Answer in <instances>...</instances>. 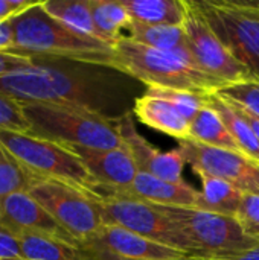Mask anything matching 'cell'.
<instances>
[{
  "label": "cell",
  "instance_id": "6da1fadb",
  "mask_svg": "<svg viewBox=\"0 0 259 260\" xmlns=\"http://www.w3.org/2000/svg\"><path fill=\"white\" fill-rule=\"evenodd\" d=\"M0 76V93L20 102L52 104L90 111L113 123L133 114L147 87L107 64L55 58Z\"/></svg>",
  "mask_w": 259,
  "mask_h": 260
},
{
  "label": "cell",
  "instance_id": "7a4b0ae2",
  "mask_svg": "<svg viewBox=\"0 0 259 260\" xmlns=\"http://www.w3.org/2000/svg\"><path fill=\"white\" fill-rule=\"evenodd\" d=\"M9 24L18 53L113 66V44L67 27L50 17L41 2L11 18Z\"/></svg>",
  "mask_w": 259,
  "mask_h": 260
},
{
  "label": "cell",
  "instance_id": "3957f363",
  "mask_svg": "<svg viewBox=\"0 0 259 260\" xmlns=\"http://www.w3.org/2000/svg\"><path fill=\"white\" fill-rule=\"evenodd\" d=\"M113 66L148 87L214 93L224 85L182 55L139 44L127 35L113 46Z\"/></svg>",
  "mask_w": 259,
  "mask_h": 260
},
{
  "label": "cell",
  "instance_id": "277c9868",
  "mask_svg": "<svg viewBox=\"0 0 259 260\" xmlns=\"http://www.w3.org/2000/svg\"><path fill=\"white\" fill-rule=\"evenodd\" d=\"M31 134L64 145L96 149H114L122 146L116 125L85 110L21 102Z\"/></svg>",
  "mask_w": 259,
  "mask_h": 260
},
{
  "label": "cell",
  "instance_id": "5b68a950",
  "mask_svg": "<svg viewBox=\"0 0 259 260\" xmlns=\"http://www.w3.org/2000/svg\"><path fill=\"white\" fill-rule=\"evenodd\" d=\"M0 142L35 178H47L95 192L98 183L81 160L64 145L34 134L0 131Z\"/></svg>",
  "mask_w": 259,
  "mask_h": 260
},
{
  "label": "cell",
  "instance_id": "8992f818",
  "mask_svg": "<svg viewBox=\"0 0 259 260\" xmlns=\"http://www.w3.org/2000/svg\"><path fill=\"white\" fill-rule=\"evenodd\" d=\"M156 206V204H154ZM188 236L198 256L224 257L258 245L234 216L218 215L197 207L157 206Z\"/></svg>",
  "mask_w": 259,
  "mask_h": 260
},
{
  "label": "cell",
  "instance_id": "52a82bcc",
  "mask_svg": "<svg viewBox=\"0 0 259 260\" xmlns=\"http://www.w3.org/2000/svg\"><path fill=\"white\" fill-rule=\"evenodd\" d=\"M96 204L102 222L110 225L124 227L157 244L176 248L186 256H198L195 247L188 236L171 221L157 206L114 195H99L90 192Z\"/></svg>",
  "mask_w": 259,
  "mask_h": 260
},
{
  "label": "cell",
  "instance_id": "ba28073f",
  "mask_svg": "<svg viewBox=\"0 0 259 260\" xmlns=\"http://www.w3.org/2000/svg\"><path fill=\"white\" fill-rule=\"evenodd\" d=\"M229 52L259 81V12L244 0H194Z\"/></svg>",
  "mask_w": 259,
  "mask_h": 260
},
{
  "label": "cell",
  "instance_id": "9c48e42d",
  "mask_svg": "<svg viewBox=\"0 0 259 260\" xmlns=\"http://www.w3.org/2000/svg\"><path fill=\"white\" fill-rule=\"evenodd\" d=\"M27 193L37 200L78 244L93 238L104 225L90 192L76 186L56 180L35 178Z\"/></svg>",
  "mask_w": 259,
  "mask_h": 260
},
{
  "label": "cell",
  "instance_id": "30bf717a",
  "mask_svg": "<svg viewBox=\"0 0 259 260\" xmlns=\"http://www.w3.org/2000/svg\"><path fill=\"white\" fill-rule=\"evenodd\" d=\"M185 8L183 27L191 55L197 66L223 84L253 79L249 70L229 52L224 43L206 23L194 0H185Z\"/></svg>",
  "mask_w": 259,
  "mask_h": 260
},
{
  "label": "cell",
  "instance_id": "8fae6325",
  "mask_svg": "<svg viewBox=\"0 0 259 260\" xmlns=\"http://www.w3.org/2000/svg\"><path fill=\"white\" fill-rule=\"evenodd\" d=\"M179 151L194 172L220 177L244 195L259 197V161L234 151L217 149L191 139L179 140Z\"/></svg>",
  "mask_w": 259,
  "mask_h": 260
},
{
  "label": "cell",
  "instance_id": "7c38bea8",
  "mask_svg": "<svg viewBox=\"0 0 259 260\" xmlns=\"http://www.w3.org/2000/svg\"><path fill=\"white\" fill-rule=\"evenodd\" d=\"M114 125L122 145L130 151L139 172L168 181L183 180V169L186 161L179 148L172 151L157 149L137 131L133 114L125 116Z\"/></svg>",
  "mask_w": 259,
  "mask_h": 260
},
{
  "label": "cell",
  "instance_id": "4fadbf2b",
  "mask_svg": "<svg viewBox=\"0 0 259 260\" xmlns=\"http://www.w3.org/2000/svg\"><path fill=\"white\" fill-rule=\"evenodd\" d=\"M79 247L128 260H182L189 257L176 248L157 244L124 227L110 224H104L93 238L81 242Z\"/></svg>",
  "mask_w": 259,
  "mask_h": 260
},
{
  "label": "cell",
  "instance_id": "5bb4252c",
  "mask_svg": "<svg viewBox=\"0 0 259 260\" xmlns=\"http://www.w3.org/2000/svg\"><path fill=\"white\" fill-rule=\"evenodd\" d=\"M0 224L17 235L35 233L79 245L27 192L12 193L0 204Z\"/></svg>",
  "mask_w": 259,
  "mask_h": 260
},
{
  "label": "cell",
  "instance_id": "9a60e30c",
  "mask_svg": "<svg viewBox=\"0 0 259 260\" xmlns=\"http://www.w3.org/2000/svg\"><path fill=\"white\" fill-rule=\"evenodd\" d=\"M93 193L125 197L156 206H176V207H195L200 190L194 189L185 180L168 181L143 172H139L133 183L125 189H110L96 186Z\"/></svg>",
  "mask_w": 259,
  "mask_h": 260
},
{
  "label": "cell",
  "instance_id": "2e32d148",
  "mask_svg": "<svg viewBox=\"0 0 259 260\" xmlns=\"http://www.w3.org/2000/svg\"><path fill=\"white\" fill-rule=\"evenodd\" d=\"M67 148L81 160L98 186L125 189L139 174L130 151L124 145L114 149H96L84 146Z\"/></svg>",
  "mask_w": 259,
  "mask_h": 260
},
{
  "label": "cell",
  "instance_id": "e0dca14e",
  "mask_svg": "<svg viewBox=\"0 0 259 260\" xmlns=\"http://www.w3.org/2000/svg\"><path fill=\"white\" fill-rule=\"evenodd\" d=\"M133 116L143 125L177 139V142L189 137V120L169 102L150 91H145L134 102Z\"/></svg>",
  "mask_w": 259,
  "mask_h": 260
},
{
  "label": "cell",
  "instance_id": "ac0fdd59",
  "mask_svg": "<svg viewBox=\"0 0 259 260\" xmlns=\"http://www.w3.org/2000/svg\"><path fill=\"white\" fill-rule=\"evenodd\" d=\"M194 174L198 175L202 181V190L195 207L200 210L237 218L244 193L240 189H237L234 184H231L229 181L220 177L206 172H194Z\"/></svg>",
  "mask_w": 259,
  "mask_h": 260
},
{
  "label": "cell",
  "instance_id": "d6986e66",
  "mask_svg": "<svg viewBox=\"0 0 259 260\" xmlns=\"http://www.w3.org/2000/svg\"><path fill=\"white\" fill-rule=\"evenodd\" d=\"M127 32H128L127 37L139 44L165 50V52H172V53L182 55L194 61L191 50H189V43H188V37H186L183 24L148 26V24H142V23L131 20V23L127 27Z\"/></svg>",
  "mask_w": 259,
  "mask_h": 260
},
{
  "label": "cell",
  "instance_id": "ffe728a7",
  "mask_svg": "<svg viewBox=\"0 0 259 260\" xmlns=\"http://www.w3.org/2000/svg\"><path fill=\"white\" fill-rule=\"evenodd\" d=\"M131 20L148 26H180L185 0H121Z\"/></svg>",
  "mask_w": 259,
  "mask_h": 260
},
{
  "label": "cell",
  "instance_id": "44dd1931",
  "mask_svg": "<svg viewBox=\"0 0 259 260\" xmlns=\"http://www.w3.org/2000/svg\"><path fill=\"white\" fill-rule=\"evenodd\" d=\"M188 139L198 142L202 145H206V146L234 151V152L241 154V151L237 146L235 140L232 139L227 126L224 125L221 116L208 102V96H206V105L198 111V114L189 123V137Z\"/></svg>",
  "mask_w": 259,
  "mask_h": 260
},
{
  "label": "cell",
  "instance_id": "7402d4cb",
  "mask_svg": "<svg viewBox=\"0 0 259 260\" xmlns=\"http://www.w3.org/2000/svg\"><path fill=\"white\" fill-rule=\"evenodd\" d=\"M208 102L217 110L221 116L224 125L227 126L232 139L240 148L241 154L259 161V140L256 139L249 122L241 116L235 105L217 96L215 93H208Z\"/></svg>",
  "mask_w": 259,
  "mask_h": 260
},
{
  "label": "cell",
  "instance_id": "603a6c76",
  "mask_svg": "<svg viewBox=\"0 0 259 260\" xmlns=\"http://www.w3.org/2000/svg\"><path fill=\"white\" fill-rule=\"evenodd\" d=\"M41 5L50 17L66 24L67 27L79 34L102 40L93 21L90 0H46L41 2Z\"/></svg>",
  "mask_w": 259,
  "mask_h": 260
},
{
  "label": "cell",
  "instance_id": "cb8c5ba5",
  "mask_svg": "<svg viewBox=\"0 0 259 260\" xmlns=\"http://www.w3.org/2000/svg\"><path fill=\"white\" fill-rule=\"evenodd\" d=\"M18 238L24 260H85L84 251L76 244L35 233H21Z\"/></svg>",
  "mask_w": 259,
  "mask_h": 260
},
{
  "label": "cell",
  "instance_id": "d4e9b609",
  "mask_svg": "<svg viewBox=\"0 0 259 260\" xmlns=\"http://www.w3.org/2000/svg\"><path fill=\"white\" fill-rule=\"evenodd\" d=\"M92 15L101 38L110 44L122 40L131 18L121 0H90Z\"/></svg>",
  "mask_w": 259,
  "mask_h": 260
},
{
  "label": "cell",
  "instance_id": "484cf974",
  "mask_svg": "<svg viewBox=\"0 0 259 260\" xmlns=\"http://www.w3.org/2000/svg\"><path fill=\"white\" fill-rule=\"evenodd\" d=\"M34 177L0 142V204L5 198L18 192H29Z\"/></svg>",
  "mask_w": 259,
  "mask_h": 260
},
{
  "label": "cell",
  "instance_id": "4316f807",
  "mask_svg": "<svg viewBox=\"0 0 259 260\" xmlns=\"http://www.w3.org/2000/svg\"><path fill=\"white\" fill-rule=\"evenodd\" d=\"M217 96L234 104L235 107L259 117V81L247 79L224 84L214 91Z\"/></svg>",
  "mask_w": 259,
  "mask_h": 260
},
{
  "label": "cell",
  "instance_id": "83f0119b",
  "mask_svg": "<svg viewBox=\"0 0 259 260\" xmlns=\"http://www.w3.org/2000/svg\"><path fill=\"white\" fill-rule=\"evenodd\" d=\"M147 91L169 102L189 120V123L198 114V111L206 105V96H208L205 93H197L189 90H174V88H160V87H148Z\"/></svg>",
  "mask_w": 259,
  "mask_h": 260
},
{
  "label": "cell",
  "instance_id": "f1b7e54d",
  "mask_svg": "<svg viewBox=\"0 0 259 260\" xmlns=\"http://www.w3.org/2000/svg\"><path fill=\"white\" fill-rule=\"evenodd\" d=\"M0 131L31 134L23 104L3 93H0Z\"/></svg>",
  "mask_w": 259,
  "mask_h": 260
},
{
  "label": "cell",
  "instance_id": "f546056e",
  "mask_svg": "<svg viewBox=\"0 0 259 260\" xmlns=\"http://www.w3.org/2000/svg\"><path fill=\"white\" fill-rule=\"evenodd\" d=\"M237 219L243 225L244 232L259 241V197L258 195H244Z\"/></svg>",
  "mask_w": 259,
  "mask_h": 260
},
{
  "label": "cell",
  "instance_id": "4dcf8cb0",
  "mask_svg": "<svg viewBox=\"0 0 259 260\" xmlns=\"http://www.w3.org/2000/svg\"><path fill=\"white\" fill-rule=\"evenodd\" d=\"M0 260H24L21 241L17 233L0 224Z\"/></svg>",
  "mask_w": 259,
  "mask_h": 260
},
{
  "label": "cell",
  "instance_id": "1f68e13d",
  "mask_svg": "<svg viewBox=\"0 0 259 260\" xmlns=\"http://www.w3.org/2000/svg\"><path fill=\"white\" fill-rule=\"evenodd\" d=\"M37 56L27 55V53H18V52H3L0 50V76L6 75L9 72L26 69L34 66Z\"/></svg>",
  "mask_w": 259,
  "mask_h": 260
},
{
  "label": "cell",
  "instance_id": "d6a6232c",
  "mask_svg": "<svg viewBox=\"0 0 259 260\" xmlns=\"http://www.w3.org/2000/svg\"><path fill=\"white\" fill-rule=\"evenodd\" d=\"M35 2L27 0H0V21H8L29 9Z\"/></svg>",
  "mask_w": 259,
  "mask_h": 260
},
{
  "label": "cell",
  "instance_id": "836d02e7",
  "mask_svg": "<svg viewBox=\"0 0 259 260\" xmlns=\"http://www.w3.org/2000/svg\"><path fill=\"white\" fill-rule=\"evenodd\" d=\"M189 260H259V244L255 245L250 250L232 254V256H224V257H205V256H192Z\"/></svg>",
  "mask_w": 259,
  "mask_h": 260
},
{
  "label": "cell",
  "instance_id": "e575fe53",
  "mask_svg": "<svg viewBox=\"0 0 259 260\" xmlns=\"http://www.w3.org/2000/svg\"><path fill=\"white\" fill-rule=\"evenodd\" d=\"M0 50H3V52H17L9 20L8 21H0Z\"/></svg>",
  "mask_w": 259,
  "mask_h": 260
},
{
  "label": "cell",
  "instance_id": "d590c367",
  "mask_svg": "<svg viewBox=\"0 0 259 260\" xmlns=\"http://www.w3.org/2000/svg\"><path fill=\"white\" fill-rule=\"evenodd\" d=\"M81 250L84 251V256L85 260H128V259H119V257H113L107 253H101V251H93V250H87V248H82ZM182 260H189V257Z\"/></svg>",
  "mask_w": 259,
  "mask_h": 260
},
{
  "label": "cell",
  "instance_id": "8d00e7d4",
  "mask_svg": "<svg viewBox=\"0 0 259 260\" xmlns=\"http://www.w3.org/2000/svg\"><path fill=\"white\" fill-rule=\"evenodd\" d=\"M234 105V104H232ZM237 110L241 113V116L249 122V125L252 126V129H253V133H255V136H256V139L259 140V117L258 116H253V114H250V113H247V111H244V110H241V108H238L237 107Z\"/></svg>",
  "mask_w": 259,
  "mask_h": 260
},
{
  "label": "cell",
  "instance_id": "74e56055",
  "mask_svg": "<svg viewBox=\"0 0 259 260\" xmlns=\"http://www.w3.org/2000/svg\"><path fill=\"white\" fill-rule=\"evenodd\" d=\"M244 3H246L249 8H252V9H255V11H258L259 12V2H246V0H244Z\"/></svg>",
  "mask_w": 259,
  "mask_h": 260
}]
</instances>
